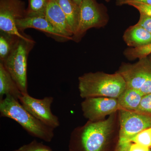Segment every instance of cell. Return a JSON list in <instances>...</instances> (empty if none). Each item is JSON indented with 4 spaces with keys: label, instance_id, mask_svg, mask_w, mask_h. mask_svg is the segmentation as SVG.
<instances>
[{
    "label": "cell",
    "instance_id": "cell-11",
    "mask_svg": "<svg viewBox=\"0 0 151 151\" xmlns=\"http://www.w3.org/2000/svg\"><path fill=\"white\" fill-rule=\"evenodd\" d=\"M16 25L19 31L22 33H24V31L27 29H35L48 35L58 41L62 42L68 41L55 29L45 17H25L18 20Z\"/></svg>",
    "mask_w": 151,
    "mask_h": 151
},
{
    "label": "cell",
    "instance_id": "cell-2",
    "mask_svg": "<svg viewBox=\"0 0 151 151\" xmlns=\"http://www.w3.org/2000/svg\"><path fill=\"white\" fill-rule=\"evenodd\" d=\"M78 88L81 98L93 97L118 98L127 88L123 77L116 72L85 73L78 78Z\"/></svg>",
    "mask_w": 151,
    "mask_h": 151
},
{
    "label": "cell",
    "instance_id": "cell-14",
    "mask_svg": "<svg viewBox=\"0 0 151 151\" xmlns=\"http://www.w3.org/2000/svg\"><path fill=\"white\" fill-rule=\"evenodd\" d=\"M22 95L10 74L4 64L0 62V100L6 95L12 96L19 100Z\"/></svg>",
    "mask_w": 151,
    "mask_h": 151
},
{
    "label": "cell",
    "instance_id": "cell-18",
    "mask_svg": "<svg viewBox=\"0 0 151 151\" xmlns=\"http://www.w3.org/2000/svg\"><path fill=\"white\" fill-rule=\"evenodd\" d=\"M28 5L26 9V16L45 17L50 0H28Z\"/></svg>",
    "mask_w": 151,
    "mask_h": 151
},
{
    "label": "cell",
    "instance_id": "cell-7",
    "mask_svg": "<svg viewBox=\"0 0 151 151\" xmlns=\"http://www.w3.org/2000/svg\"><path fill=\"white\" fill-rule=\"evenodd\" d=\"M26 9L22 0H0V32L25 39L31 37L20 32L16 25L18 20L26 16Z\"/></svg>",
    "mask_w": 151,
    "mask_h": 151
},
{
    "label": "cell",
    "instance_id": "cell-22",
    "mask_svg": "<svg viewBox=\"0 0 151 151\" xmlns=\"http://www.w3.org/2000/svg\"><path fill=\"white\" fill-rule=\"evenodd\" d=\"M135 111L151 116V93L143 96L139 107Z\"/></svg>",
    "mask_w": 151,
    "mask_h": 151
},
{
    "label": "cell",
    "instance_id": "cell-4",
    "mask_svg": "<svg viewBox=\"0 0 151 151\" xmlns=\"http://www.w3.org/2000/svg\"><path fill=\"white\" fill-rule=\"evenodd\" d=\"M35 42L31 37L19 39L16 46L7 59L2 63L16 83L22 94H28L27 60Z\"/></svg>",
    "mask_w": 151,
    "mask_h": 151
},
{
    "label": "cell",
    "instance_id": "cell-15",
    "mask_svg": "<svg viewBox=\"0 0 151 151\" xmlns=\"http://www.w3.org/2000/svg\"><path fill=\"white\" fill-rule=\"evenodd\" d=\"M64 13L68 25L73 35L78 27L80 7L72 0H56Z\"/></svg>",
    "mask_w": 151,
    "mask_h": 151
},
{
    "label": "cell",
    "instance_id": "cell-27",
    "mask_svg": "<svg viewBox=\"0 0 151 151\" xmlns=\"http://www.w3.org/2000/svg\"><path fill=\"white\" fill-rule=\"evenodd\" d=\"M139 91L144 95L151 93V76Z\"/></svg>",
    "mask_w": 151,
    "mask_h": 151
},
{
    "label": "cell",
    "instance_id": "cell-24",
    "mask_svg": "<svg viewBox=\"0 0 151 151\" xmlns=\"http://www.w3.org/2000/svg\"><path fill=\"white\" fill-rule=\"evenodd\" d=\"M151 34V17L140 14V17L137 23Z\"/></svg>",
    "mask_w": 151,
    "mask_h": 151
},
{
    "label": "cell",
    "instance_id": "cell-21",
    "mask_svg": "<svg viewBox=\"0 0 151 151\" xmlns=\"http://www.w3.org/2000/svg\"><path fill=\"white\" fill-rule=\"evenodd\" d=\"M12 151H52L50 147L34 140Z\"/></svg>",
    "mask_w": 151,
    "mask_h": 151
},
{
    "label": "cell",
    "instance_id": "cell-23",
    "mask_svg": "<svg viewBox=\"0 0 151 151\" xmlns=\"http://www.w3.org/2000/svg\"><path fill=\"white\" fill-rule=\"evenodd\" d=\"M128 5L132 6L139 12L140 14L151 17V5L146 4L131 3Z\"/></svg>",
    "mask_w": 151,
    "mask_h": 151
},
{
    "label": "cell",
    "instance_id": "cell-13",
    "mask_svg": "<svg viewBox=\"0 0 151 151\" xmlns=\"http://www.w3.org/2000/svg\"><path fill=\"white\" fill-rule=\"evenodd\" d=\"M123 38L126 44L133 48L151 43V34L137 24L128 28L124 32Z\"/></svg>",
    "mask_w": 151,
    "mask_h": 151
},
{
    "label": "cell",
    "instance_id": "cell-6",
    "mask_svg": "<svg viewBox=\"0 0 151 151\" xmlns=\"http://www.w3.org/2000/svg\"><path fill=\"white\" fill-rule=\"evenodd\" d=\"M119 129L118 151H124L130 140L140 132L151 128V116L135 111H119Z\"/></svg>",
    "mask_w": 151,
    "mask_h": 151
},
{
    "label": "cell",
    "instance_id": "cell-19",
    "mask_svg": "<svg viewBox=\"0 0 151 151\" xmlns=\"http://www.w3.org/2000/svg\"><path fill=\"white\" fill-rule=\"evenodd\" d=\"M124 54L126 58L130 60L147 57L151 55V43L140 47L126 49Z\"/></svg>",
    "mask_w": 151,
    "mask_h": 151
},
{
    "label": "cell",
    "instance_id": "cell-25",
    "mask_svg": "<svg viewBox=\"0 0 151 151\" xmlns=\"http://www.w3.org/2000/svg\"><path fill=\"white\" fill-rule=\"evenodd\" d=\"M131 3L151 5V0H116V5L118 6L128 5Z\"/></svg>",
    "mask_w": 151,
    "mask_h": 151
},
{
    "label": "cell",
    "instance_id": "cell-9",
    "mask_svg": "<svg viewBox=\"0 0 151 151\" xmlns=\"http://www.w3.org/2000/svg\"><path fill=\"white\" fill-rule=\"evenodd\" d=\"M83 116L88 121L97 122L121 109L117 98L93 97L85 99L81 103Z\"/></svg>",
    "mask_w": 151,
    "mask_h": 151
},
{
    "label": "cell",
    "instance_id": "cell-8",
    "mask_svg": "<svg viewBox=\"0 0 151 151\" xmlns=\"http://www.w3.org/2000/svg\"><path fill=\"white\" fill-rule=\"evenodd\" d=\"M53 97H46L38 99L29 94H23L19 101L30 113L45 124L55 129L60 126L59 119L52 112L51 106Z\"/></svg>",
    "mask_w": 151,
    "mask_h": 151
},
{
    "label": "cell",
    "instance_id": "cell-30",
    "mask_svg": "<svg viewBox=\"0 0 151 151\" xmlns=\"http://www.w3.org/2000/svg\"><path fill=\"white\" fill-rule=\"evenodd\" d=\"M105 1L107 2H108L110 1L111 0H105Z\"/></svg>",
    "mask_w": 151,
    "mask_h": 151
},
{
    "label": "cell",
    "instance_id": "cell-1",
    "mask_svg": "<svg viewBox=\"0 0 151 151\" xmlns=\"http://www.w3.org/2000/svg\"><path fill=\"white\" fill-rule=\"evenodd\" d=\"M119 129V111L102 121H88L71 132L68 150L69 151H106Z\"/></svg>",
    "mask_w": 151,
    "mask_h": 151
},
{
    "label": "cell",
    "instance_id": "cell-29",
    "mask_svg": "<svg viewBox=\"0 0 151 151\" xmlns=\"http://www.w3.org/2000/svg\"><path fill=\"white\" fill-rule=\"evenodd\" d=\"M148 57L149 59L150 60L151 62V55H149V56Z\"/></svg>",
    "mask_w": 151,
    "mask_h": 151
},
{
    "label": "cell",
    "instance_id": "cell-16",
    "mask_svg": "<svg viewBox=\"0 0 151 151\" xmlns=\"http://www.w3.org/2000/svg\"><path fill=\"white\" fill-rule=\"evenodd\" d=\"M144 95L137 89L126 88L117 98L120 108L128 111H136Z\"/></svg>",
    "mask_w": 151,
    "mask_h": 151
},
{
    "label": "cell",
    "instance_id": "cell-10",
    "mask_svg": "<svg viewBox=\"0 0 151 151\" xmlns=\"http://www.w3.org/2000/svg\"><path fill=\"white\" fill-rule=\"evenodd\" d=\"M116 72L124 78L127 88L139 90L151 76V62L147 57L133 64L124 63Z\"/></svg>",
    "mask_w": 151,
    "mask_h": 151
},
{
    "label": "cell",
    "instance_id": "cell-17",
    "mask_svg": "<svg viewBox=\"0 0 151 151\" xmlns=\"http://www.w3.org/2000/svg\"><path fill=\"white\" fill-rule=\"evenodd\" d=\"M20 38L14 35L0 32V62H4L8 57Z\"/></svg>",
    "mask_w": 151,
    "mask_h": 151
},
{
    "label": "cell",
    "instance_id": "cell-28",
    "mask_svg": "<svg viewBox=\"0 0 151 151\" xmlns=\"http://www.w3.org/2000/svg\"><path fill=\"white\" fill-rule=\"evenodd\" d=\"M74 3L78 6H80L81 3L83 1V0H72Z\"/></svg>",
    "mask_w": 151,
    "mask_h": 151
},
{
    "label": "cell",
    "instance_id": "cell-3",
    "mask_svg": "<svg viewBox=\"0 0 151 151\" xmlns=\"http://www.w3.org/2000/svg\"><path fill=\"white\" fill-rule=\"evenodd\" d=\"M1 116L12 119L33 137L50 142L54 136V129L29 113L19 100L10 96L0 100Z\"/></svg>",
    "mask_w": 151,
    "mask_h": 151
},
{
    "label": "cell",
    "instance_id": "cell-20",
    "mask_svg": "<svg viewBox=\"0 0 151 151\" xmlns=\"http://www.w3.org/2000/svg\"><path fill=\"white\" fill-rule=\"evenodd\" d=\"M130 142L150 147L151 146V128L140 132L132 138Z\"/></svg>",
    "mask_w": 151,
    "mask_h": 151
},
{
    "label": "cell",
    "instance_id": "cell-5",
    "mask_svg": "<svg viewBox=\"0 0 151 151\" xmlns=\"http://www.w3.org/2000/svg\"><path fill=\"white\" fill-rule=\"evenodd\" d=\"M78 27L72 40L78 42L88 30L105 27L109 21L107 7L97 0H83L80 6Z\"/></svg>",
    "mask_w": 151,
    "mask_h": 151
},
{
    "label": "cell",
    "instance_id": "cell-12",
    "mask_svg": "<svg viewBox=\"0 0 151 151\" xmlns=\"http://www.w3.org/2000/svg\"><path fill=\"white\" fill-rule=\"evenodd\" d=\"M45 17L55 29L68 40H72L71 32L67 19L56 0H50Z\"/></svg>",
    "mask_w": 151,
    "mask_h": 151
},
{
    "label": "cell",
    "instance_id": "cell-26",
    "mask_svg": "<svg viewBox=\"0 0 151 151\" xmlns=\"http://www.w3.org/2000/svg\"><path fill=\"white\" fill-rule=\"evenodd\" d=\"M124 151H151L148 147L139 145L137 143H131Z\"/></svg>",
    "mask_w": 151,
    "mask_h": 151
}]
</instances>
